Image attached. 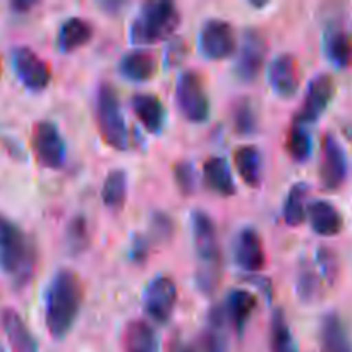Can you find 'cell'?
Wrapping results in <instances>:
<instances>
[{
  "label": "cell",
  "instance_id": "1",
  "mask_svg": "<svg viewBox=\"0 0 352 352\" xmlns=\"http://www.w3.org/2000/svg\"><path fill=\"white\" fill-rule=\"evenodd\" d=\"M82 305V285L69 268L55 272L45 294V323L54 339H64L78 320Z\"/></svg>",
  "mask_w": 352,
  "mask_h": 352
},
{
  "label": "cell",
  "instance_id": "2",
  "mask_svg": "<svg viewBox=\"0 0 352 352\" xmlns=\"http://www.w3.org/2000/svg\"><path fill=\"white\" fill-rule=\"evenodd\" d=\"M36 265V250L17 223L0 215V268L16 287L31 280Z\"/></svg>",
  "mask_w": 352,
  "mask_h": 352
},
{
  "label": "cell",
  "instance_id": "3",
  "mask_svg": "<svg viewBox=\"0 0 352 352\" xmlns=\"http://www.w3.org/2000/svg\"><path fill=\"white\" fill-rule=\"evenodd\" d=\"M192 239H195L198 272L196 284L205 294H213L222 277V253H220L219 234L208 213L195 212L191 215Z\"/></svg>",
  "mask_w": 352,
  "mask_h": 352
},
{
  "label": "cell",
  "instance_id": "4",
  "mask_svg": "<svg viewBox=\"0 0 352 352\" xmlns=\"http://www.w3.org/2000/svg\"><path fill=\"white\" fill-rule=\"evenodd\" d=\"M181 23V14L175 3L167 0H151L141 6L133 19L129 36L133 43L150 45L165 40Z\"/></svg>",
  "mask_w": 352,
  "mask_h": 352
},
{
  "label": "cell",
  "instance_id": "5",
  "mask_svg": "<svg viewBox=\"0 0 352 352\" xmlns=\"http://www.w3.org/2000/svg\"><path fill=\"white\" fill-rule=\"evenodd\" d=\"M96 124L103 141L116 150H126L129 143L126 119L113 86L103 82L96 93Z\"/></svg>",
  "mask_w": 352,
  "mask_h": 352
},
{
  "label": "cell",
  "instance_id": "6",
  "mask_svg": "<svg viewBox=\"0 0 352 352\" xmlns=\"http://www.w3.org/2000/svg\"><path fill=\"white\" fill-rule=\"evenodd\" d=\"M175 103L189 122H205L210 116V98L198 72L186 71L175 82Z\"/></svg>",
  "mask_w": 352,
  "mask_h": 352
},
{
  "label": "cell",
  "instance_id": "7",
  "mask_svg": "<svg viewBox=\"0 0 352 352\" xmlns=\"http://www.w3.org/2000/svg\"><path fill=\"white\" fill-rule=\"evenodd\" d=\"M175 302H177V287H175L172 278L158 275L144 289V313H146L148 318L160 323V325L170 320L172 313L175 309Z\"/></svg>",
  "mask_w": 352,
  "mask_h": 352
},
{
  "label": "cell",
  "instance_id": "8",
  "mask_svg": "<svg viewBox=\"0 0 352 352\" xmlns=\"http://www.w3.org/2000/svg\"><path fill=\"white\" fill-rule=\"evenodd\" d=\"M31 143L38 162L43 167H62L65 160V143L58 127L52 120H38L34 124Z\"/></svg>",
  "mask_w": 352,
  "mask_h": 352
},
{
  "label": "cell",
  "instance_id": "9",
  "mask_svg": "<svg viewBox=\"0 0 352 352\" xmlns=\"http://www.w3.org/2000/svg\"><path fill=\"white\" fill-rule=\"evenodd\" d=\"M267 57V40L261 31L248 28L243 33L239 54L236 60V76L244 82H251L258 78L263 69Z\"/></svg>",
  "mask_w": 352,
  "mask_h": 352
},
{
  "label": "cell",
  "instance_id": "10",
  "mask_svg": "<svg viewBox=\"0 0 352 352\" xmlns=\"http://www.w3.org/2000/svg\"><path fill=\"white\" fill-rule=\"evenodd\" d=\"M236 31L222 19L206 21L199 31V50L212 60H223L236 52Z\"/></svg>",
  "mask_w": 352,
  "mask_h": 352
},
{
  "label": "cell",
  "instance_id": "11",
  "mask_svg": "<svg viewBox=\"0 0 352 352\" xmlns=\"http://www.w3.org/2000/svg\"><path fill=\"white\" fill-rule=\"evenodd\" d=\"M12 67L19 81L31 91H41L52 79L47 62L30 47H16L12 50Z\"/></svg>",
  "mask_w": 352,
  "mask_h": 352
},
{
  "label": "cell",
  "instance_id": "12",
  "mask_svg": "<svg viewBox=\"0 0 352 352\" xmlns=\"http://www.w3.org/2000/svg\"><path fill=\"white\" fill-rule=\"evenodd\" d=\"M333 95H336V85H333L332 76L318 74L316 78H313L306 89L305 102H302L294 122L305 124V126L316 122L323 116L327 107L330 105Z\"/></svg>",
  "mask_w": 352,
  "mask_h": 352
},
{
  "label": "cell",
  "instance_id": "13",
  "mask_svg": "<svg viewBox=\"0 0 352 352\" xmlns=\"http://www.w3.org/2000/svg\"><path fill=\"white\" fill-rule=\"evenodd\" d=\"M347 170H349V164H347V157L342 144L337 141L336 136L327 134L323 138L322 160H320V179H322V184L327 189H330V191L339 189L344 184V181H346Z\"/></svg>",
  "mask_w": 352,
  "mask_h": 352
},
{
  "label": "cell",
  "instance_id": "14",
  "mask_svg": "<svg viewBox=\"0 0 352 352\" xmlns=\"http://www.w3.org/2000/svg\"><path fill=\"white\" fill-rule=\"evenodd\" d=\"M234 260L243 272H260L265 267V250L260 234L253 227L239 230L234 243Z\"/></svg>",
  "mask_w": 352,
  "mask_h": 352
},
{
  "label": "cell",
  "instance_id": "15",
  "mask_svg": "<svg viewBox=\"0 0 352 352\" xmlns=\"http://www.w3.org/2000/svg\"><path fill=\"white\" fill-rule=\"evenodd\" d=\"M301 82L298 60L291 54H280L268 65V85L277 95L289 98L296 95Z\"/></svg>",
  "mask_w": 352,
  "mask_h": 352
},
{
  "label": "cell",
  "instance_id": "16",
  "mask_svg": "<svg viewBox=\"0 0 352 352\" xmlns=\"http://www.w3.org/2000/svg\"><path fill=\"white\" fill-rule=\"evenodd\" d=\"M222 308L229 325H232L237 333H243L251 315L258 308V299L253 292L244 291V289H234L227 294L226 301L222 302Z\"/></svg>",
  "mask_w": 352,
  "mask_h": 352
},
{
  "label": "cell",
  "instance_id": "17",
  "mask_svg": "<svg viewBox=\"0 0 352 352\" xmlns=\"http://www.w3.org/2000/svg\"><path fill=\"white\" fill-rule=\"evenodd\" d=\"M158 62L150 50L136 48L122 55L119 62V72L126 79L134 82H143L157 74Z\"/></svg>",
  "mask_w": 352,
  "mask_h": 352
},
{
  "label": "cell",
  "instance_id": "18",
  "mask_svg": "<svg viewBox=\"0 0 352 352\" xmlns=\"http://www.w3.org/2000/svg\"><path fill=\"white\" fill-rule=\"evenodd\" d=\"M134 116L148 133H160L165 120V107L153 93H136L131 98Z\"/></svg>",
  "mask_w": 352,
  "mask_h": 352
},
{
  "label": "cell",
  "instance_id": "19",
  "mask_svg": "<svg viewBox=\"0 0 352 352\" xmlns=\"http://www.w3.org/2000/svg\"><path fill=\"white\" fill-rule=\"evenodd\" d=\"M320 349L322 352H352L351 337L337 313H327L320 325Z\"/></svg>",
  "mask_w": 352,
  "mask_h": 352
},
{
  "label": "cell",
  "instance_id": "20",
  "mask_svg": "<svg viewBox=\"0 0 352 352\" xmlns=\"http://www.w3.org/2000/svg\"><path fill=\"white\" fill-rule=\"evenodd\" d=\"M308 220L311 229L320 236H337L344 227L339 210L325 199H316L308 206Z\"/></svg>",
  "mask_w": 352,
  "mask_h": 352
},
{
  "label": "cell",
  "instance_id": "21",
  "mask_svg": "<svg viewBox=\"0 0 352 352\" xmlns=\"http://www.w3.org/2000/svg\"><path fill=\"white\" fill-rule=\"evenodd\" d=\"M0 322L14 352H38L36 340L16 309H3Z\"/></svg>",
  "mask_w": 352,
  "mask_h": 352
},
{
  "label": "cell",
  "instance_id": "22",
  "mask_svg": "<svg viewBox=\"0 0 352 352\" xmlns=\"http://www.w3.org/2000/svg\"><path fill=\"white\" fill-rule=\"evenodd\" d=\"M205 182L213 192L220 196L236 195V182L230 172L229 162L223 157H212L203 165Z\"/></svg>",
  "mask_w": 352,
  "mask_h": 352
},
{
  "label": "cell",
  "instance_id": "23",
  "mask_svg": "<svg viewBox=\"0 0 352 352\" xmlns=\"http://www.w3.org/2000/svg\"><path fill=\"white\" fill-rule=\"evenodd\" d=\"M93 36V26L81 17H69L58 28L57 45L62 52H74L88 43Z\"/></svg>",
  "mask_w": 352,
  "mask_h": 352
},
{
  "label": "cell",
  "instance_id": "24",
  "mask_svg": "<svg viewBox=\"0 0 352 352\" xmlns=\"http://www.w3.org/2000/svg\"><path fill=\"white\" fill-rule=\"evenodd\" d=\"M124 351L160 352V342H158L157 332L143 320H134L124 330Z\"/></svg>",
  "mask_w": 352,
  "mask_h": 352
},
{
  "label": "cell",
  "instance_id": "25",
  "mask_svg": "<svg viewBox=\"0 0 352 352\" xmlns=\"http://www.w3.org/2000/svg\"><path fill=\"white\" fill-rule=\"evenodd\" d=\"M234 167L244 182L258 188L261 182V151L253 144H244L234 151Z\"/></svg>",
  "mask_w": 352,
  "mask_h": 352
},
{
  "label": "cell",
  "instance_id": "26",
  "mask_svg": "<svg viewBox=\"0 0 352 352\" xmlns=\"http://www.w3.org/2000/svg\"><path fill=\"white\" fill-rule=\"evenodd\" d=\"M325 55L333 65L344 69L352 60V41L349 34L340 28H330L323 38Z\"/></svg>",
  "mask_w": 352,
  "mask_h": 352
},
{
  "label": "cell",
  "instance_id": "27",
  "mask_svg": "<svg viewBox=\"0 0 352 352\" xmlns=\"http://www.w3.org/2000/svg\"><path fill=\"white\" fill-rule=\"evenodd\" d=\"M306 196H308V184L305 182H298L291 188L284 205V220L287 226L296 227L305 222V219L308 217V210L305 205Z\"/></svg>",
  "mask_w": 352,
  "mask_h": 352
},
{
  "label": "cell",
  "instance_id": "28",
  "mask_svg": "<svg viewBox=\"0 0 352 352\" xmlns=\"http://www.w3.org/2000/svg\"><path fill=\"white\" fill-rule=\"evenodd\" d=\"M270 352H296L294 337L282 309H275L272 315Z\"/></svg>",
  "mask_w": 352,
  "mask_h": 352
},
{
  "label": "cell",
  "instance_id": "29",
  "mask_svg": "<svg viewBox=\"0 0 352 352\" xmlns=\"http://www.w3.org/2000/svg\"><path fill=\"white\" fill-rule=\"evenodd\" d=\"M127 175L124 170H112L102 188V199L109 208H120L126 203Z\"/></svg>",
  "mask_w": 352,
  "mask_h": 352
},
{
  "label": "cell",
  "instance_id": "30",
  "mask_svg": "<svg viewBox=\"0 0 352 352\" xmlns=\"http://www.w3.org/2000/svg\"><path fill=\"white\" fill-rule=\"evenodd\" d=\"M89 229L88 222L82 215H76L74 219H71L67 229H65V246L67 251L74 256L85 253L89 246Z\"/></svg>",
  "mask_w": 352,
  "mask_h": 352
},
{
  "label": "cell",
  "instance_id": "31",
  "mask_svg": "<svg viewBox=\"0 0 352 352\" xmlns=\"http://www.w3.org/2000/svg\"><path fill=\"white\" fill-rule=\"evenodd\" d=\"M287 150L294 160L305 162L308 160L313 150L311 134H309L308 126L305 124L294 122L287 136Z\"/></svg>",
  "mask_w": 352,
  "mask_h": 352
},
{
  "label": "cell",
  "instance_id": "32",
  "mask_svg": "<svg viewBox=\"0 0 352 352\" xmlns=\"http://www.w3.org/2000/svg\"><path fill=\"white\" fill-rule=\"evenodd\" d=\"M234 127L239 134H253L258 129V112L250 98H243L234 105Z\"/></svg>",
  "mask_w": 352,
  "mask_h": 352
},
{
  "label": "cell",
  "instance_id": "33",
  "mask_svg": "<svg viewBox=\"0 0 352 352\" xmlns=\"http://www.w3.org/2000/svg\"><path fill=\"white\" fill-rule=\"evenodd\" d=\"M226 330L208 327L203 333H199L195 340H191L195 352H227Z\"/></svg>",
  "mask_w": 352,
  "mask_h": 352
},
{
  "label": "cell",
  "instance_id": "34",
  "mask_svg": "<svg viewBox=\"0 0 352 352\" xmlns=\"http://www.w3.org/2000/svg\"><path fill=\"white\" fill-rule=\"evenodd\" d=\"M298 296L302 301H313L320 294V277L316 275L315 268L309 265H302L298 274Z\"/></svg>",
  "mask_w": 352,
  "mask_h": 352
},
{
  "label": "cell",
  "instance_id": "35",
  "mask_svg": "<svg viewBox=\"0 0 352 352\" xmlns=\"http://www.w3.org/2000/svg\"><path fill=\"white\" fill-rule=\"evenodd\" d=\"M316 265H318L320 272H322V277L329 284H333L337 275H339V261H337L336 253L327 246H322L316 251Z\"/></svg>",
  "mask_w": 352,
  "mask_h": 352
},
{
  "label": "cell",
  "instance_id": "36",
  "mask_svg": "<svg viewBox=\"0 0 352 352\" xmlns=\"http://www.w3.org/2000/svg\"><path fill=\"white\" fill-rule=\"evenodd\" d=\"M175 182L184 195H192L196 189V172L189 162H179L174 167Z\"/></svg>",
  "mask_w": 352,
  "mask_h": 352
},
{
  "label": "cell",
  "instance_id": "37",
  "mask_svg": "<svg viewBox=\"0 0 352 352\" xmlns=\"http://www.w3.org/2000/svg\"><path fill=\"white\" fill-rule=\"evenodd\" d=\"M174 232V223L167 213H155L151 217V236L157 241H167Z\"/></svg>",
  "mask_w": 352,
  "mask_h": 352
},
{
  "label": "cell",
  "instance_id": "38",
  "mask_svg": "<svg viewBox=\"0 0 352 352\" xmlns=\"http://www.w3.org/2000/svg\"><path fill=\"white\" fill-rule=\"evenodd\" d=\"M184 58V43L182 40H172L170 47L167 50V62L168 64H179Z\"/></svg>",
  "mask_w": 352,
  "mask_h": 352
},
{
  "label": "cell",
  "instance_id": "39",
  "mask_svg": "<svg viewBox=\"0 0 352 352\" xmlns=\"http://www.w3.org/2000/svg\"><path fill=\"white\" fill-rule=\"evenodd\" d=\"M146 256V241L143 237H136V243L133 246V260L141 261Z\"/></svg>",
  "mask_w": 352,
  "mask_h": 352
},
{
  "label": "cell",
  "instance_id": "40",
  "mask_svg": "<svg viewBox=\"0 0 352 352\" xmlns=\"http://www.w3.org/2000/svg\"><path fill=\"white\" fill-rule=\"evenodd\" d=\"M168 352H195V347H192V342H186V340L174 339L172 340Z\"/></svg>",
  "mask_w": 352,
  "mask_h": 352
},
{
  "label": "cell",
  "instance_id": "41",
  "mask_svg": "<svg viewBox=\"0 0 352 352\" xmlns=\"http://www.w3.org/2000/svg\"><path fill=\"white\" fill-rule=\"evenodd\" d=\"M12 7L16 10H28L33 7V2H14Z\"/></svg>",
  "mask_w": 352,
  "mask_h": 352
}]
</instances>
